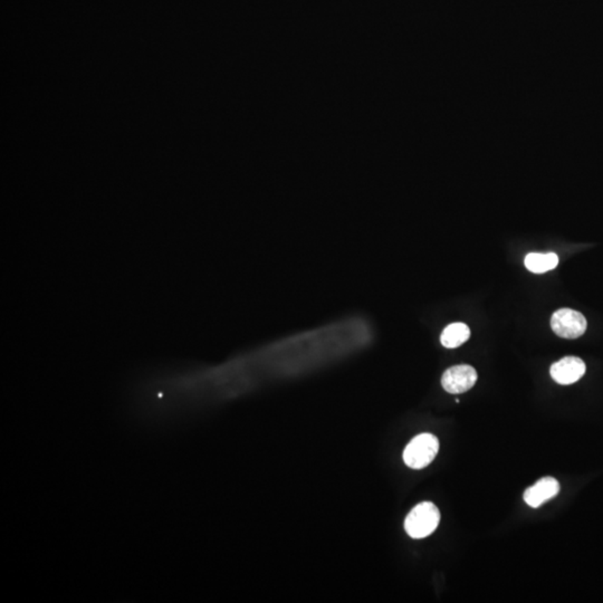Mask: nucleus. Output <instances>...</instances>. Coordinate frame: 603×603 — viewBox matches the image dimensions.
Returning <instances> with one entry per match:
<instances>
[{
  "mask_svg": "<svg viewBox=\"0 0 603 603\" xmlns=\"http://www.w3.org/2000/svg\"><path fill=\"white\" fill-rule=\"evenodd\" d=\"M440 522L438 507L431 502H424L413 507L404 521V529L413 538H424L435 532Z\"/></svg>",
  "mask_w": 603,
  "mask_h": 603,
  "instance_id": "nucleus-1",
  "label": "nucleus"
},
{
  "mask_svg": "<svg viewBox=\"0 0 603 603\" xmlns=\"http://www.w3.org/2000/svg\"><path fill=\"white\" fill-rule=\"evenodd\" d=\"M439 441L431 433L417 436L406 447L404 452V464L413 470H422L431 464L438 454Z\"/></svg>",
  "mask_w": 603,
  "mask_h": 603,
  "instance_id": "nucleus-2",
  "label": "nucleus"
},
{
  "mask_svg": "<svg viewBox=\"0 0 603 603\" xmlns=\"http://www.w3.org/2000/svg\"><path fill=\"white\" fill-rule=\"evenodd\" d=\"M553 332L563 339H578L584 336L588 322L584 314L571 308H561L551 317Z\"/></svg>",
  "mask_w": 603,
  "mask_h": 603,
  "instance_id": "nucleus-3",
  "label": "nucleus"
},
{
  "mask_svg": "<svg viewBox=\"0 0 603 603\" xmlns=\"http://www.w3.org/2000/svg\"><path fill=\"white\" fill-rule=\"evenodd\" d=\"M477 381V372L472 365H455L445 371L441 386L452 395L464 393L472 389Z\"/></svg>",
  "mask_w": 603,
  "mask_h": 603,
  "instance_id": "nucleus-4",
  "label": "nucleus"
},
{
  "mask_svg": "<svg viewBox=\"0 0 603 603\" xmlns=\"http://www.w3.org/2000/svg\"><path fill=\"white\" fill-rule=\"evenodd\" d=\"M586 370L584 360H581L578 356H565L561 358L560 361L553 363L550 372L556 383L568 386L579 381L584 376Z\"/></svg>",
  "mask_w": 603,
  "mask_h": 603,
  "instance_id": "nucleus-5",
  "label": "nucleus"
},
{
  "mask_svg": "<svg viewBox=\"0 0 603 603\" xmlns=\"http://www.w3.org/2000/svg\"><path fill=\"white\" fill-rule=\"evenodd\" d=\"M560 488V484L555 478L550 476L540 478V481L524 492V501L529 506L538 509L542 504L558 495Z\"/></svg>",
  "mask_w": 603,
  "mask_h": 603,
  "instance_id": "nucleus-6",
  "label": "nucleus"
},
{
  "mask_svg": "<svg viewBox=\"0 0 603 603\" xmlns=\"http://www.w3.org/2000/svg\"><path fill=\"white\" fill-rule=\"evenodd\" d=\"M470 338V329L465 323H452L443 331L441 345L447 349H455L464 345Z\"/></svg>",
  "mask_w": 603,
  "mask_h": 603,
  "instance_id": "nucleus-7",
  "label": "nucleus"
},
{
  "mask_svg": "<svg viewBox=\"0 0 603 603\" xmlns=\"http://www.w3.org/2000/svg\"><path fill=\"white\" fill-rule=\"evenodd\" d=\"M558 264L559 257L553 253H532L525 257V266L529 272L535 274L547 273L554 270Z\"/></svg>",
  "mask_w": 603,
  "mask_h": 603,
  "instance_id": "nucleus-8",
  "label": "nucleus"
}]
</instances>
